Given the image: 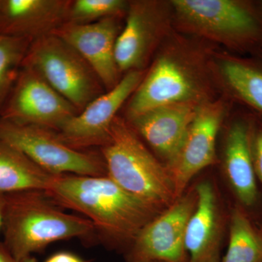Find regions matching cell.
Wrapping results in <instances>:
<instances>
[{
  "instance_id": "1",
  "label": "cell",
  "mask_w": 262,
  "mask_h": 262,
  "mask_svg": "<svg viewBox=\"0 0 262 262\" xmlns=\"http://www.w3.org/2000/svg\"><path fill=\"white\" fill-rule=\"evenodd\" d=\"M46 192L61 208L89 220L98 241L122 253L162 212L127 192L107 176L57 175Z\"/></svg>"
},
{
  "instance_id": "2",
  "label": "cell",
  "mask_w": 262,
  "mask_h": 262,
  "mask_svg": "<svg viewBox=\"0 0 262 262\" xmlns=\"http://www.w3.org/2000/svg\"><path fill=\"white\" fill-rule=\"evenodd\" d=\"M5 198L3 244L15 258L32 256L58 241L97 239L89 220L66 213L46 191L12 193Z\"/></svg>"
},
{
  "instance_id": "3",
  "label": "cell",
  "mask_w": 262,
  "mask_h": 262,
  "mask_svg": "<svg viewBox=\"0 0 262 262\" xmlns=\"http://www.w3.org/2000/svg\"><path fill=\"white\" fill-rule=\"evenodd\" d=\"M106 176L122 189L160 211L177 201L168 168L160 163L121 119L114 120L107 142L101 147Z\"/></svg>"
},
{
  "instance_id": "4",
  "label": "cell",
  "mask_w": 262,
  "mask_h": 262,
  "mask_svg": "<svg viewBox=\"0 0 262 262\" xmlns=\"http://www.w3.org/2000/svg\"><path fill=\"white\" fill-rule=\"evenodd\" d=\"M77 110H83L100 95L99 80L89 64L53 34L34 39L23 62Z\"/></svg>"
},
{
  "instance_id": "5",
  "label": "cell",
  "mask_w": 262,
  "mask_h": 262,
  "mask_svg": "<svg viewBox=\"0 0 262 262\" xmlns=\"http://www.w3.org/2000/svg\"><path fill=\"white\" fill-rule=\"evenodd\" d=\"M0 139L53 175L106 176L103 158L71 147L50 129L1 119Z\"/></svg>"
},
{
  "instance_id": "6",
  "label": "cell",
  "mask_w": 262,
  "mask_h": 262,
  "mask_svg": "<svg viewBox=\"0 0 262 262\" xmlns=\"http://www.w3.org/2000/svg\"><path fill=\"white\" fill-rule=\"evenodd\" d=\"M182 20L198 32L241 49L262 45V18L249 3L232 0H175Z\"/></svg>"
},
{
  "instance_id": "7",
  "label": "cell",
  "mask_w": 262,
  "mask_h": 262,
  "mask_svg": "<svg viewBox=\"0 0 262 262\" xmlns=\"http://www.w3.org/2000/svg\"><path fill=\"white\" fill-rule=\"evenodd\" d=\"M196 203L195 187L187 189L142 229L123 253L125 262H187L186 230Z\"/></svg>"
},
{
  "instance_id": "8",
  "label": "cell",
  "mask_w": 262,
  "mask_h": 262,
  "mask_svg": "<svg viewBox=\"0 0 262 262\" xmlns=\"http://www.w3.org/2000/svg\"><path fill=\"white\" fill-rule=\"evenodd\" d=\"M77 108L31 69L20 72L3 120L58 131Z\"/></svg>"
},
{
  "instance_id": "9",
  "label": "cell",
  "mask_w": 262,
  "mask_h": 262,
  "mask_svg": "<svg viewBox=\"0 0 262 262\" xmlns=\"http://www.w3.org/2000/svg\"><path fill=\"white\" fill-rule=\"evenodd\" d=\"M139 70L128 72L116 85L93 100L65 122L58 130V136L71 147L82 150L91 146L101 147L110 138L116 114L141 83Z\"/></svg>"
},
{
  "instance_id": "10",
  "label": "cell",
  "mask_w": 262,
  "mask_h": 262,
  "mask_svg": "<svg viewBox=\"0 0 262 262\" xmlns=\"http://www.w3.org/2000/svg\"><path fill=\"white\" fill-rule=\"evenodd\" d=\"M255 122L248 117L236 119L226 134L223 169L237 206L262 225V195L253 165L252 136Z\"/></svg>"
},
{
  "instance_id": "11",
  "label": "cell",
  "mask_w": 262,
  "mask_h": 262,
  "mask_svg": "<svg viewBox=\"0 0 262 262\" xmlns=\"http://www.w3.org/2000/svg\"><path fill=\"white\" fill-rule=\"evenodd\" d=\"M224 115L225 108L220 103L198 106L178 154L166 165L177 198L196 174L215 163V142Z\"/></svg>"
},
{
  "instance_id": "12",
  "label": "cell",
  "mask_w": 262,
  "mask_h": 262,
  "mask_svg": "<svg viewBox=\"0 0 262 262\" xmlns=\"http://www.w3.org/2000/svg\"><path fill=\"white\" fill-rule=\"evenodd\" d=\"M118 31L116 18L110 17L89 24L65 23L52 34L73 48L108 91L119 82L115 59Z\"/></svg>"
},
{
  "instance_id": "13",
  "label": "cell",
  "mask_w": 262,
  "mask_h": 262,
  "mask_svg": "<svg viewBox=\"0 0 262 262\" xmlns=\"http://www.w3.org/2000/svg\"><path fill=\"white\" fill-rule=\"evenodd\" d=\"M198 91L195 81L184 65L171 57H161L136 90L128 117L132 120L167 105L194 102Z\"/></svg>"
},
{
  "instance_id": "14",
  "label": "cell",
  "mask_w": 262,
  "mask_h": 262,
  "mask_svg": "<svg viewBox=\"0 0 262 262\" xmlns=\"http://www.w3.org/2000/svg\"><path fill=\"white\" fill-rule=\"evenodd\" d=\"M198 203L185 234L187 262H221L225 221L214 187L209 182L195 186Z\"/></svg>"
},
{
  "instance_id": "15",
  "label": "cell",
  "mask_w": 262,
  "mask_h": 262,
  "mask_svg": "<svg viewBox=\"0 0 262 262\" xmlns=\"http://www.w3.org/2000/svg\"><path fill=\"white\" fill-rule=\"evenodd\" d=\"M70 2L1 0L0 34L35 39L52 34L67 23Z\"/></svg>"
},
{
  "instance_id": "16",
  "label": "cell",
  "mask_w": 262,
  "mask_h": 262,
  "mask_svg": "<svg viewBox=\"0 0 262 262\" xmlns=\"http://www.w3.org/2000/svg\"><path fill=\"white\" fill-rule=\"evenodd\" d=\"M198 108L195 102L175 103L155 108L130 120L168 165L178 154Z\"/></svg>"
},
{
  "instance_id": "17",
  "label": "cell",
  "mask_w": 262,
  "mask_h": 262,
  "mask_svg": "<svg viewBox=\"0 0 262 262\" xmlns=\"http://www.w3.org/2000/svg\"><path fill=\"white\" fill-rule=\"evenodd\" d=\"M126 24L117 37L115 59L120 71L137 70L145 61L156 37L158 18L147 2H135L128 8Z\"/></svg>"
},
{
  "instance_id": "18",
  "label": "cell",
  "mask_w": 262,
  "mask_h": 262,
  "mask_svg": "<svg viewBox=\"0 0 262 262\" xmlns=\"http://www.w3.org/2000/svg\"><path fill=\"white\" fill-rule=\"evenodd\" d=\"M57 175L39 168L23 153L0 139V193L49 190Z\"/></svg>"
},
{
  "instance_id": "19",
  "label": "cell",
  "mask_w": 262,
  "mask_h": 262,
  "mask_svg": "<svg viewBox=\"0 0 262 262\" xmlns=\"http://www.w3.org/2000/svg\"><path fill=\"white\" fill-rule=\"evenodd\" d=\"M228 225V248L221 262H262V225L233 206Z\"/></svg>"
},
{
  "instance_id": "20",
  "label": "cell",
  "mask_w": 262,
  "mask_h": 262,
  "mask_svg": "<svg viewBox=\"0 0 262 262\" xmlns=\"http://www.w3.org/2000/svg\"><path fill=\"white\" fill-rule=\"evenodd\" d=\"M222 70L232 93L262 116V64L248 60L227 58L223 61Z\"/></svg>"
},
{
  "instance_id": "21",
  "label": "cell",
  "mask_w": 262,
  "mask_h": 262,
  "mask_svg": "<svg viewBox=\"0 0 262 262\" xmlns=\"http://www.w3.org/2000/svg\"><path fill=\"white\" fill-rule=\"evenodd\" d=\"M29 47V39L0 34V105L23 65Z\"/></svg>"
},
{
  "instance_id": "22",
  "label": "cell",
  "mask_w": 262,
  "mask_h": 262,
  "mask_svg": "<svg viewBox=\"0 0 262 262\" xmlns=\"http://www.w3.org/2000/svg\"><path fill=\"white\" fill-rule=\"evenodd\" d=\"M126 6L122 0H77L70 3L67 23L89 24L115 17Z\"/></svg>"
},
{
  "instance_id": "23",
  "label": "cell",
  "mask_w": 262,
  "mask_h": 262,
  "mask_svg": "<svg viewBox=\"0 0 262 262\" xmlns=\"http://www.w3.org/2000/svg\"><path fill=\"white\" fill-rule=\"evenodd\" d=\"M253 165L256 177L262 184V123L255 122L252 136Z\"/></svg>"
},
{
  "instance_id": "24",
  "label": "cell",
  "mask_w": 262,
  "mask_h": 262,
  "mask_svg": "<svg viewBox=\"0 0 262 262\" xmlns=\"http://www.w3.org/2000/svg\"><path fill=\"white\" fill-rule=\"evenodd\" d=\"M45 262H87L75 253L61 251L51 255Z\"/></svg>"
},
{
  "instance_id": "25",
  "label": "cell",
  "mask_w": 262,
  "mask_h": 262,
  "mask_svg": "<svg viewBox=\"0 0 262 262\" xmlns=\"http://www.w3.org/2000/svg\"><path fill=\"white\" fill-rule=\"evenodd\" d=\"M0 262H37L34 256L24 258H17L10 253L3 243L0 242Z\"/></svg>"
},
{
  "instance_id": "26",
  "label": "cell",
  "mask_w": 262,
  "mask_h": 262,
  "mask_svg": "<svg viewBox=\"0 0 262 262\" xmlns=\"http://www.w3.org/2000/svg\"><path fill=\"white\" fill-rule=\"evenodd\" d=\"M5 194L0 193V232H2L3 225V218H4V212L5 208Z\"/></svg>"
},
{
  "instance_id": "27",
  "label": "cell",
  "mask_w": 262,
  "mask_h": 262,
  "mask_svg": "<svg viewBox=\"0 0 262 262\" xmlns=\"http://www.w3.org/2000/svg\"><path fill=\"white\" fill-rule=\"evenodd\" d=\"M0 4H1V0H0Z\"/></svg>"
}]
</instances>
